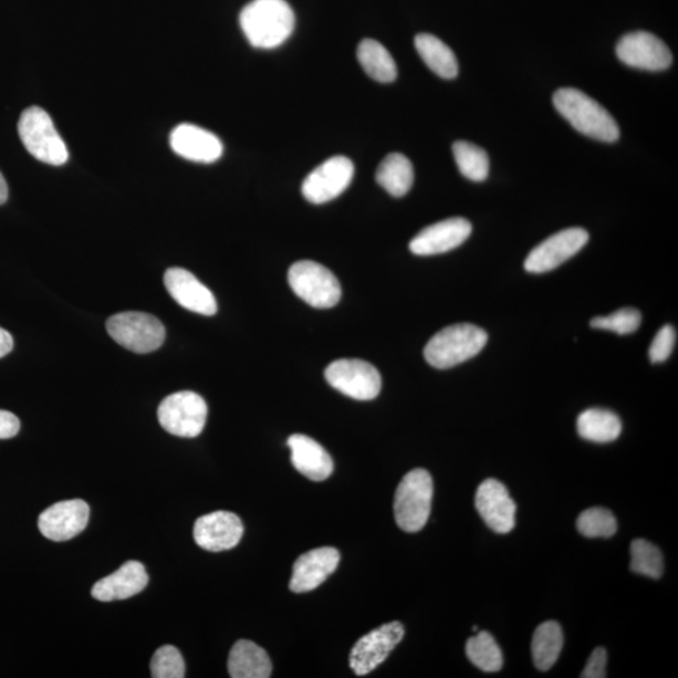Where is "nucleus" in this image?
Returning a JSON list of instances; mask_svg holds the SVG:
<instances>
[{"label":"nucleus","mask_w":678,"mask_h":678,"mask_svg":"<svg viewBox=\"0 0 678 678\" xmlns=\"http://www.w3.org/2000/svg\"><path fill=\"white\" fill-rule=\"evenodd\" d=\"M14 341L12 334L0 327V358L8 355L13 350Z\"/></svg>","instance_id":"nucleus-38"},{"label":"nucleus","mask_w":678,"mask_h":678,"mask_svg":"<svg viewBox=\"0 0 678 678\" xmlns=\"http://www.w3.org/2000/svg\"><path fill=\"white\" fill-rule=\"evenodd\" d=\"M167 292L174 301L194 313L213 315L218 312L216 296L197 277L182 268L167 269L164 275Z\"/></svg>","instance_id":"nucleus-16"},{"label":"nucleus","mask_w":678,"mask_h":678,"mask_svg":"<svg viewBox=\"0 0 678 678\" xmlns=\"http://www.w3.org/2000/svg\"><path fill=\"white\" fill-rule=\"evenodd\" d=\"M228 671L233 678H268L272 675L271 658L252 640L240 639L231 648Z\"/></svg>","instance_id":"nucleus-23"},{"label":"nucleus","mask_w":678,"mask_h":678,"mask_svg":"<svg viewBox=\"0 0 678 678\" xmlns=\"http://www.w3.org/2000/svg\"><path fill=\"white\" fill-rule=\"evenodd\" d=\"M416 51L434 73L441 79L452 80L458 76L459 63L449 45L432 34H417L415 39Z\"/></svg>","instance_id":"nucleus-24"},{"label":"nucleus","mask_w":678,"mask_h":678,"mask_svg":"<svg viewBox=\"0 0 678 678\" xmlns=\"http://www.w3.org/2000/svg\"><path fill=\"white\" fill-rule=\"evenodd\" d=\"M616 53L629 67L645 71H664L671 66L672 53L653 33L632 32L619 40Z\"/></svg>","instance_id":"nucleus-13"},{"label":"nucleus","mask_w":678,"mask_h":678,"mask_svg":"<svg viewBox=\"0 0 678 678\" xmlns=\"http://www.w3.org/2000/svg\"><path fill=\"white\" fill-rule=\"evenodd\" d=\"M106 327L119 346L140 355L159 350L166 336L164 324L154 315L143 312L115 314L107 321Z\"/></svg>","instance_id":"nucleus-7"},{"label":"nucleus","mask_w":678,"mask_h":678,"mask_svg":"<svg viewBox=\"0 0 678 678\" xmlns=\"http://www.w3.org/2000/svg\"><path fill=\"white\" fill-rule=\"evenodd\" d=\"M288 283L301 300L314 309H332L341 300L342 290L336 275L312 260L294 263L288 272Z\"/></svg>","instance_id":"nucleus-6"},{"label":"nucleus","mask_w":678,"mask_h":678,"mask_svg":"<svg viewBox=\"0 0 678 678\" xmlns=\"http://www.w3.org/2000/svg\"><path fill=\"white\" fill-rule=\"evenodd\" d=\"M472 227L463 218L446 219L425 228L410 243L415 255L427 257L448 253L470 237Z\"/></svg>","instance_id":"nucleus-18"},{"label":"nucleus","mask_w":678,"mask_h":678,"mask_svg":"<svg viewBox=\"0 0 678 678\" xmlns=\"http://www.w3.org/2000/svg\"><path fill=\"white\" fill-rule=\"evenodd\" d=\"M476 507L482 520L498 534H508L515 526L517 505L503 482L482 481L476 497Z\"/></svg>","instance_id":"nucleus-15"},{"label":"nucleus","mask_w":678,"mask_h":678,"mask_svg":"<svg viewBox=\"0 0 678 678\" xmlns=\"http://www.w3.org/2000/svg\"><path fill=\"white\" fill-rule=\"evenodd\" d=\"M643 323V314L635 309H622L606 317H596L591 321V327L605 330L619 334H630L636 332Z\"/></svg>","instance_id":"nucleus-33"},{"label":"nucleus","mask_w":678,"mask_h":678,"mask_svg":"<svg viewBox=\"0 0 678 678\" xmlns=\"http://www.w3.org/2000/svg\"><path fill=\"white\" fill-rule=\"evenodd\" d=\"M434 482L429 472L415 469L406 473L396 490L394 512L404 532L417 533L430 518Z\"/></svg>","instance_id":"nucleus-5"},{"label":"nucleus","mask_w":678,"mask_h":678,"mask_svg":"<svg viewBox=\"0 0 678 678\" xmlns=\"http://www.w3.org/2000/svg\"><path fill=\"white\" fill-rule=\"evenodd\" d=\"M455 161L460 173L472 181L488 179L490 163L489 156L481 147L467 142H458L452 145Z\"/></svg>","instance_id":"nucleus-30"},{"label":"nucleus","mask_w":678,"mask_h":678,"mask_svg":"<svg viewBox=\"0 0 678 678\" xmlns=\"http://www.w3.org/2000/svg\"><path fill=\"white\" fill-rule=\"evenodd\" d=\"M18 134L34 159L52 166H62L69 161L67 145L43 108H27L18 123Z\"/></svg>","instance_id":"nucleus-4"},{"label":"nucleus","mask_w":678,"mask_h":678,"mask_svg":"<svg viewBox=\"0 0 678 678\" xmlns=\"http://www.w3.org/2000/svg\"><path fill=\"white\" fill-rule=\"evenodd\" d=\"M357 58L368 76L380 83H392L397 79V67L393 55L375 40L359 43Z\"/></svg>","instance_id":"nucleus-28"},{"label":"nucleus","mask_w":678,"mask_h":678,"mask_svg":"<svg viewBox=\"0 0 678 678\" xmlns=\"http://www.w3.org/2000/svg\"><path fill=\"white\" fill-rule=\"evenodd\" d=\"M677 340L676 330L672 326H664L659 330L649 347V359L653 364H663L672 355Z\"/></svg>","instance_id":"nucleus-35"},{"label":"nucleus","mask_w":678,"mask_h":678,"mask_svg":"<svg viewBox=\"0 0 678 678\" xmlns=\"http://www.w3.org/2000/svg\"><path fill=\"white\" fill-rule=\"evenodd\" d=\"M556 111L578 133L603 143H615L619 137L616 119L597 101L575 88H561L553 96Z\"/></svg>","instance_id":"nucleus-2"},{"label":"nucleus","mask_w":678,"mask_h":678,"mask_svg":"<svg viewBox=\"0 0 678 678\" xmlns=\"http://www.w3.org/2000/svg\"><path fill=\"white\" fill-rule=\"evenodd\" d=\"M341 554L336 547H317L304 553L295 561L290 588L294 593H305L319 588L337 570Z\"/></svg>","instance_id":"nucleus-19"},{"label":"nucleus","mask_w":678,"mask_h":678,"mask_svg":"<svg viewBox=\"0 0 678 678\" xmlns=\"http://www.w3.org/2000/svg\"><path fill=\"white\" fill-rule=\"evenodd\" d=\"M563 643V630L559 622L547 620L535 629L532 639V656L538 670H551L559 661Z\"/></svg>","instance_id":"nucleus-27"},{"label":"nucleus","mask_w":678,"mask_h":678,"mask_svg":"<svg viewBox=\"0 0 678 678\" xmlns=\"http://www.w3.org/2000/svg\"><path fill=\"white\" fill-rule=\"evenodd\" d=\"M630 559L632 572L654 580L663 577L664 556L655 544L645 539H636L630 544Z\"/></svg>","instance_id":"nucleus-31"},{"label":"nucleus","mask_w":678,"mask_h":678,"mask_svg":"<svg viewBox=\"0 0 678 678\" xmlns=\"http://www.w3.org/2000/svg\"><path fill=\"white\" fill-rule=\"evenodd\" d=\"M20 429V419L14 414L0 410V440L14 438Z\"/></svg>","instance_id":"nucleus-37"},{"label":"nucleus","mask_w":678,"mask_h":678,"mask_svg":"<svg viewBox=\"0 0 678 678\" xmlns=\"http://www.w3.org/2000/svg\"><path fill=\"white\" fill-rule=\"evenodd\" d=\"M415 174L410 160L403 154H389L379 164L376 180L395 198H403L411 190Z\"/></svg>","instance_id":"nucleus-25"},{"label":"nucleus","mask_w":678,"mask_h":678,"mask_svg":"<svg viewBox=\"0 0 678 678\" xmlns=\"http://www.w3.org/2000/svg\"><path fill=\"white\" fill-rule=\"evenodd\" d=\"M467 655L473 666L484 672H498L503 667V653L489 632H479L467 644Z\"/></svg>","instance_id":"nucleus-29"},{"label":"nucleus","mask_w":678,"mask_h":678,"mask_svg":"<svg viewBox=\"0 0 678 678\" xmlns=\"http://www.w3.org/2000/svg\"><path fill=\"white\" fill-rule=\"evenodd\" d=\"M577 528L587 538H611L617 532V520L608 509L591 508L580 515Z\"/></svg>","instance_id":"nucleus-32"},{"label":"nucleus","mask_w":678,"mask_h":678,"mask_svg":"<svg viewBox=\"0 0 678 678\" xmlns=\"http://www.w3.org/2000/svg\"><path fill=\"white\" fill-rule=\"evenodd\" d=\"M147 583L144 564L129 561L108 577L98 581L92 588V597L100 602L124 601L143 592Z\"/></svg>","instance_id":"nucleus-21"},{"label":"nucleus","mask_w":678,"mask_h":678,"mask_svg":"<svg viewBox=\"0 0 678 678\" xmlns=\"http://www.w3.org/2000/svg\"><path fill=\"white\" fill-rule=\"evenodd\" d=\"M8 200V185L2 173H0V206Z\"/></svg>","instance_id":"nucleus-39"},{"label":"nucleus","mask_w":678,"mask_h":678,"mask_svg":"<svg viewBox=\"0 0 678 678\" xmlns=\"http://www.w3.org/2000/svg\"><path fill=\"white\" fill-rule=\"evenodd\" d=\"M163 429L179 438H197L206 427L208 405L206 399L192 392L167 396L157 410Z\"/></svg>","instance_id":"nucleus-8"},{"label":"nucleus","mask_w":678,"mask_h":678,"mask_svg":"<svg viewBox=\"0 0 678 678\" xmlns=\"http://www.w3.org/2000/svg\"><path fill=\"white\" fill-rule=\"evenodd\" d=\"M405 628L399 622H389L359 638L350 655V667L357 676L376 670L401 643Z\"/></svg>","instance_id":"nucleus-10"},{"label":"nucleus","mask_w":678,"mask_h":678,"mask_svg":"<svg viewBox=\"0 0 678 678\" xmlns=\"http://www.w3.org/2000/svg\"><path fill=\"white\" fill-rule=\"evenodd\" d=\"M170 146L184 159L201 164L218 161L225 152L217 135L190 124H181L173 129Z\"/></svg>","instance_id":"nucleus-20"},{"label":"nucleus","mask_w":678,"mask_h":678,"mask_svg":"<svg viewBox=\"0 0 678 678\" xmlns=\"http://www.w3.org/2000/svg\"><path fill=\"white\" fill-rule=\"evenodd\" d=\"M154 678L185 677V661L178 648L166 645L157 649L152 659Z\"/></svg>","instance_id":"nucleus-34"},{"label":"nucleus","mask_w":678,"mask_h":678,"mask_svg":"<svg viewBox=\"0 0 678 678\" xmlns=\"http://www.w3.org/2000/svg\"><path fill=\"white\" fill-rule=\"evenodd\" d=\"M90 519V507L81 499L60 501L45 509L39 518L43 536L53 542H66L85 531Z\"/></svg>","instance_id":"nucleus-14"},{"label":"nucleus","mask_w":678,"mask_h":678,"mask_svg":"<svg viewBox=\"0 0 678 678\" xmlns=\"http://www.w3.org/2000/svg\"><path fill=\"white\" fill-rule=\"evenodd\" d=\"M590 234L582 228L560 231L535 247L525 259V271L542 274L554 271L588 243Z\"/></svg>","instance_id":"nucleus-12"},{"label":"nucleus","mask_w":678,"mask_h":678,"mask_svg":"<svg viewBox=\"0 0 678 678\" xmlns=\"http://www.w3.org/2000/svg\"><path fill=\"white\" fill-rule=\"evenodd\" d=\"M292 451V463L305 478L313 481L327 480L333 472L331 455L309 436L295 434L288 439Z\"/></svg>","instance_id":"nucleus-22"},{"label":"nucleus","mask_w":678,"mask_h":678,"mask_svg":"<svg viewBox=\"0 0 678 678\" xmlns=\"http://www.w3.org/2000/svg\"><path fill=\"white\" fill-rule=\"evenodd\" d=\"M355 175V165L346 156H333L306 176L303 197L312 204H326L345 191Z\"/></svg>","instance_id":"nucleus-11"},{"label":"nucleus","mask_w":678,"mask_h":678,"mask_svg":"<svg viewBox=\"0 0 678 678\" xmlns=\"http://www.w3.org/2000/svg\"><path fill=\"white\" fill-rule=\"evenodd\" d=\"M327 383L343 395L369 401L376 398L383 387L377 368L362 359H337L326 368Z\"/></svg>","instance_id":"nucleus-9"},{"label":"nucleus","mask_w":678,"mask_h":678,"mask_svg":"<svg viewBox=\"0 0 678 678\" xmlns=\"http://www.w3.org/2000/svg\"><path fill=\"white\" fill-rule=\"evenodd\" d=\"M243 533V523L238 515L230 512H213L204 515L194 525L195 542L209 552L233 550Z\"/></svg>","instance_id":"nucleus-17"},{"label":"nucleus","mask_w":678,"mask_h":678,"mask_svg":"<svg viewBox=\"0 0 678 678\" xmlns=\"http://www.w3.org/2000/svg\"><path fill=\"white\" fill-rule=\"evenodd\" d=\"M607 666V651L603 647L594 649L587 665L581 675L582 678H605Z\"/></svg>","instance_id":"nucleus-36"},{"label":"nucleus","mask_w":678,"mask_h":678,"mask_svg":"<svg viewBox=\"0 0 678 678\" xmlns=\"http://www.w3.org/2000/svg\"><path fill=\"white\" fill-rule=\"evenodd\" d=\"M488 342V333L470 323L453 324L436 333L427 343V364L446 369L479 355Z\"/></svg>","instance_id":"nucleus-3"},{"label":"nucleus","mask_w":678,"mask_h":678,"mask_svg":"<svg viewBox=\"0 0 678 678\" xmlns=\"http://www.w3.org/2000/svg\"><path fill=\"white\" fill-rule=\"evenodd\" d=\"M577 430L584 440L606 444L619 438L622 423L615 413L605 408H590L580 415Z\"/></svg>","instance_id":"nucleus-26"},{"label":"nucleus","mask_w":678,"mask_h":678,"mask_svg":"<svg viewBox=\"0 0 678 678\" xmlns=\"http://www.w3.org/2000/svg\"><path fill=\"white\" fill-rule=\"evenodd\" d=\"M239 22L253 48L273 50L292 35L295 15L285 0H253L241 11Z\"/></svg>","instance_id":"nucleus-1"}]
</instances>
